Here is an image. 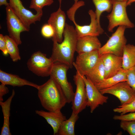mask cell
Instances as JSON below:
<instances>
[{"label": "cell", "mask_w": 135, "mask_h": 135, "mask_svg": "<svg viewBox=\"0 0 135 135\" xmlns=\"http://www.w3.org/2000/svg\"><path fill=\"white\" fill-rule=\"evenodd\" d=\"M63 37L64 39L60 43L52 40L53 47L50 57L54 62L64 64L71 68L73 66L74 54L78 38L75 28L66 23Z\"/></svg>", "instance_id": "1"}, {"label": "cell", "mask_w": 135, "mask_h": 135, "mask_svg": "<svg viewBox=\"0 0 135 135\" xmlns=\"http://www.w3.org/2000/svg\"><path fill=\"white\" fill-rule=\"evenodd\" d=\"M38 95L44 108L49 111H61L67 103L61 88L52 77L43 84L39 85Z\"/></svg>", "instance_id": "2"}, {"label": "cell", "mask_w": 135, "mask_h": 135, "mask_svg": "<svg viewBox=\"0 0 135 135\" xmlns=\"http://www.w3.org/2000/svg\"><path fill=\"white\" fill-rule=\"evenodd\" d=\"M112 10L106 16L109 22L108 31L112 32L115 27L121 26H124L126 28L134 27V24L130 20L127 14L126 0H112Z\"/></svg>", "instance_id": "3"}, {"label": "cell", "mask_w": 135, "mask_h": 135, "mask_svg": "<svg viewBox=\"0 0 135 135\" xmlns=\"http://www.w3.org/2000/svg\"><path fill=\"white\" fill-rule=\"evenodd\" d=\"M54 62L50 57L40 51L33 53L28 60L27 65L28 70L36 76L42 77L50 76Z\"/></svg>", "instance_id": "4"}, {"label": "cell", "mask_w": 135, "mask_h": 135, "mask_svg": "<svg viewBox=\"0 0 135 135\" xmlns=\"http://www.w3.org/2000/svg\"><path fill=\"white\" fill-rule=\"evenodd\" d=\"M126 28L124 26H118L106 44L98 50L100 56L104 54H111L122 56L123 49L127 42L124 34Z\"/></svg>", "instance_id": "5"}, {"label": "cell", "mask_w": 135, "mask_h": 135, "mask_svg": "<svg viewBox=\"0 0 135 135\" xmlns=\"http://www.w3.org/2000/svg\"><path fill=\"white\" fill-rule=\"evenodd\" d=\"M70 68L64 64L54 62L50 75L61 88L68 103L72 102L74 94L72 84L68 81L67 77V72Z\"/></svg>", "instance_id": "6"}, {"label": "cell", "mask_w": 135, "mask_h": 135, "mask_svg": "<svg viewBox=\"0 0 135 135\" xmlns=\"http://www.w3.org/2000/svg\"><path fill=\"white\" fill-rule=\"evenodd\" d=\"M6 20L9 36L18 45L22 42L20 34L24 32H28V28L14 12L9 5L6 6Z\"/></svg>", "instance_id": "7"}, {"label": "cell", "mask_w": 135, "mask_h": 135, "mask_svg": "<svg viewBox=\"0 0 135 135\" xmlns=\"http://www.w3.org/2000/svg\"><path fill=\"white\" fill-rule=\"evenodd\" d=\"M77 72L74 80L76 88L72 103V112L78 114L87 106V98L85 84L83 77Z\"/></svg>", "instance_id": "8"}, {"label": "cell", "mask_w": 135, "mask_h": 135, "mask_svg": "<svg viewBox=\"0 0 135 135\" xmlns=\"http://www.w3.org/2000/svg\"><path fill=\"white\" fill-rule=\"evenodd\" d=\"M100 91L103 94H109L116 97L120 101V105L128 103L135 98V92L126 81Z\"/></svg>", "instance_id": "9"}, {"label": "cell", "mask_w": 135, "mask_h": 135, "mask_svg": "<svg viewBox=\"0 0 135 135\" xmlns=\"http://www.w3.org/2000/svg\"><path fill=\"white\" fill-rule=\"evenodd\" d=\"M100 58L98 51L78 54L74 66L79 74L85 76L92 69Z\"/></svg>", "instance_id": "10"}, {"label": "cell", "mask_w": 135, "mask_h": 135, "mask_svg": "<svg viewBox=\"0 0 135 135\" xmlns=\"http://www.w3.org/2000/svg\"><path fill=\"white\" fill-rule=\"evenodd\" d=\"M9 4L16 15L29 28L31 24L40 20L43 13L34 14L25 8L20 0H9Z\"/></svg>", "instance_id": "11"}, {"label": "cell", "mask_w": 135, "mask_h": 135, "mask_svg": "<svg viewBox=\"0 0 135 135\" xmlns=\"http://www.w3.org/2000/svg\"><path fill=\"white\" fill-rule=\"evenodd\" d=\"M85 84L87 98V106L92 113L100 105L107 102L108 97L104 95L96 87L93 83L86 76H83Z\"/></svg>", "instance_id": "12"}, {"label": "cell", "mask_w": 135, "mask_h": 135, "mask_svg": "<svg viewBox=\"0 0 135 135\" xmlns=\"http://www.w3.org/2000/svg\"><path fill=\"white\" fill-rule=\"evenodd\" d=\"M66 20V14L61 9V6L50 14L48 22L52 26L54 31V35L52 40H55L59 43L62 41Z\"/></svg>", "instance_id": "13"}, {"label": "cell", "mask_w": 135, "mask_h": 135, "mask_svg": "<svg viewBox=\"0 0 135 135\" xmlns=\"http://www.w3.org/2000/svg\"><path fill=\"white\" fill-rule=\"evenodd\" d=\"M88 13L90 18V22L89 25L81 26L76 23L75 19L72 20L75 26V28L78 38L87 36H98L104 31L98 23L95 12L90 10Z\"/></svg>", "instance_id": "14"}, {"label": "cell", "mask_w": 135, "mask_h": 135, "mask_svg": "<svg viewBox=\"0 0 135 135\" xmlns=\"http://www.w3.org/2000/svg\"><path fill=\"white\" fill-rule=\"evenodd\" d=\"M100 57L104 65V79L114 75L122 68V56L107 54L101 55Z\"/></svg>", "instance_id": "15"}, {"label": "cell", "mask_w": 135, "mask_h": 135, "mask_svg": "<svg viewBox=\"0 0 135 135\" xmlns=\"http://www.w3.org/2000/svg\"><path fill=\"white\" fill-rule=\"evenodd\" d=\"M101 46L98 36H86L78 38L76 52L78 54L90 52L98 50Z\"/></svg>", "instance_id": "16"}, {"label": "cell", "mask_w": 135, "mask_h": 135, "mask_svg": "<svg viewBox=\"0 0 135 135\" xmlns=\"http://www.w3.org/2000/svg\"><path fill=\"white\" fill-rule=\"evenodd\" d=\"M36 114L44 118L47 122L52 126L53 130V134H57L58 129L62 123L66 120L61 111L46 112L42 110H36Z\"/></svg>", "instance_id": "17"}, {"label": "cell", "mask_w": 135, "mask_h": 135, "mask_svg": "<svg viewBox=\"0 0 135 135\" xmlns=\"http://www.w3.org/2000/svg\"><path fill=\"white\" fill-rule=\"evenodd\" d=\"M0 81L1 83L13 86H28L37 89L39 85L22 78L19 76L6 72L0 70Z\"/></svg>", "instance_id": "18"}, {"label": "cell", "mask_w": 135, "mask_h": 135, "mask_svg": "<svg viewBox=\"0 0 135 135\" xmlns=\"http://www.w3.org/2000/svg\"><path fill=\"white\" fill-rule=\"evenodd\" d=\"M15 95L13 90L11 95L5 102H0L4 117V122L2 128L0 135H11L10 128V106L12 100Z\"/></svg>", "instance_id": "19"}, {"label": "cell", "mask_w": 135, "mask_h": 135, "mask_svg": "<svg viewBox=\"0 0 135 135\" xmlns=\"http://www.w3.org/2000/svg\"><path fill=\"white\" fill-rule=\"evenodd\" d=\"M126 70L122 68L114 75L104 79L100 83L94 85L99 91L114 86L120 82L126 81Z\"/></svg>", "instance_id": "20"}, {"label": "cell", "mask_w": 135, "mask_h": 135, "mask_svg": "<svg viewBox=\"0 0 135 135\" xmlns=\"http://www.w3.org/2000/svg\"><path fill=\"white\" fill-rule=\"evenodd\" d=\"M122 68L127 70L135 66V46L126 44L123 50Z\"/></svg>", "instance_id": "21"}, {"label": "cell", "mask_w": 135, "mask_h": 135, "mask_svg": "<svg viewBox=\"0 0 135 135\" xmlns=\"http://www.w3.org/2000/svg\"><path fill=\"white\" fill-rule=\"evenodd\" d=\"M104 64L100 57L94 66L85 76L95 85L104 79Z\"/></svg>", "instance_id": "22"}, {"label": "cell", "mask_w": 135, "mask_h": 135, "mask_svg": "<svg viewBox=\"0 0 135 135\" xmlns=\"http://www.w3.org/2000/svg\"><path fill=\"white\" fill-rule=\"evenodd\" d=\"M79 116L72 112L70 118L64 121L60 124L57 135H74V126Z\"/></svg>", "instance_id": "23"}, {"label": "cell", "mask_w": 135, "mask_h": 135, "mask_svg": "<svg viewBox=\"0 0 135 135\" xmlns=\"http://www.w3.org/2000/svg\"><path fill=\"white\" fill-rule=\"evenodd\" d=\"M96 8L95 12L98 24L100 25V18L104 12H111L112 8V0H92Z\"/></svg>", "instance_id": "24"}, {"label": "cell", "mask_w": 135, "mask_h": 135, "mask_svg": "<svg viewBox=\"0 0 135 135\" xmlns=\"http://www.w3.org/2000/svg\"><path fill=\"white\" fill-rule=\"evenodd\" d=\"M6 40L8 54L13 62H16L21 59L18 45L16 42L9 36H4Z\"/></svg>", "instance_id": "25"}, {"label": "cell", "mask_w": 135, "mask_h": 135, "mask_svg": "<svg viewBox=\"0 0 135 135\" xmlns=\"http://www.w3.org/2000/svg\"><path fill=\"white\" fill-rule=\"evenodd\" d=\"M53 2V0H31L29 8L34 9L37 13H43L42 8L50 5Z\"/></svg>", "instance_id": "26"}, {"label": "cell", "mask_w": 135, "mask_h": 135, "mask_svg": "<svg viewBox=\"0 0 135 135\" xmlns=\"http://www.w3.org/2000/svg\"><path fill=\"white\" fill-rule=\"evenodd\" d=\"M113 111L114 112L120 113V115L135 112V98L128 103L118 106V108L114 109Z\"/></svg>", "instance_id": "27"}, {"label": "cell", "mask_w": 135, "mask_h": 135, "mask_svg": "<svg viewBox=\"0 0 135 135\" xmlns=\"http://www.w3.org/2000/svg\"><path fill=\"white\" fill-rule=\"evenodd\" d=\"M120 126L121 128L126 131L130 135H135V120H121Z\"/></svg>", "instance_id": "28"}, {"label": "cell", "mask_w": 135, "mask_h": 135, "mask_svg": "<svg viewBox=\"0 0 135 135\" xmlns=\"http://www.w3.org/2000/svg\"><path fill=\"white\" fill-rule=\"evenodd\" d=\"M126 82L135 92V66L126 70Z\"/></svg>", "instance_id": "29"}, {"label": "cell", "mask_w": 135, "mask_h": 135, "mask_svg": "<svg viewBox=\"0 0 135 135\" xmlns=\"http://www.w3.org/2000/svg\"><path fill=\"white\" fill-rule=\"evenodd\" d=\"M41 32L42 36L46 38H52L54 35V32L52 27L48 23L45 24L42 26Z\"/></svg>", "instance_id": "30"}, {"label": "cell", "mask_w": 135, "mask_h": 135, "mask_svg": "<svg viewBox=\"0 0 135 135\" xmlns=\"http://www.w3.org/2000/svg\"><path fill=\"white\" fill-rule=\"evenodd\" d=\"M113 119L116 120L134 121L135 120V112H131L128 114L120 115H115Z\"/></svg>", "instance_id": "31"}, {"label": "cell", "mask_w": 135, "mask_h": 135, "mask_svg": "<svg viewBox=\"0 0 135 135\" xmlns=\"http://www.w3.org/2000/svg\"><path fill=\"white\" fill-rule=\"evenodd\" d=\"M0 50L4 55H6L8 54L4 36L1 34H0Z\"/></svg>", "instance_id": "32"}, {"label": "cell", "mask_w": 135, "mask_h": 135, "mask_svg": "<svg viewBox=\"0 0 135 135\" xmlns=\"http://www.w3.org/2000/svg\"><path fill=\"white\" fill-rule=\"evenodd\" d=\"M6 85L2 83L0 85V102L3 101V96L9 92V90Z\"/></svg>", "instance_id": "33"}, {"label": "cell", "mask_w": 135, "mask_h": 135, "mask_svg": "<svg viewBox=\"0 0 135 135\" xmlns=\"http://www.w3.org/2000/svg\"><path fill=\"white\" fill-rule=\"evenodd\" d=\"M9 5L7 0H0V6L4 5L6 6Z\"/></svg>", "instance_id": "34"}, {"label": "cell", "mask_w": 135, "mask_h": 135, "mask_svg": "<svg viewBox=\"0 0 135 135\" xmlns=\"http://www.w3.org/2000/svg\"><path fill=\"white\" fill-rule=\"evenodd\" d=\"M127 6L130 5L132 3L135 2V0H126Z\"/></svg>", "instance_id": "35"}, {"label": "cell", "mask_w": 135, "mask_h": 135, "mask_svg": "<svg viewBox=\"0 0 135 135\" xmlns=\"http://www.w3.org/2000/svg\"><path fill=\"white\" fill-rule=\"evenodd\" d=\"M62 0H58L59 4V6H61ZM74 0V3H76L78 1V0Z\"/></svg>", "instance_id": "36"}, {"label": "cell", "mask_w": 135, "mask_h": 135, "mask_svg": "<svg viewBox=\"0 0 135 135\" xmlns=\"http://www.w3.org/2000/svg\"><path fill=\"white\" fill-rule=\"evenodd\" d=\"M120 0V1H123V0Z\"/></svg>", "instance_id": "37"}]
</instances>
